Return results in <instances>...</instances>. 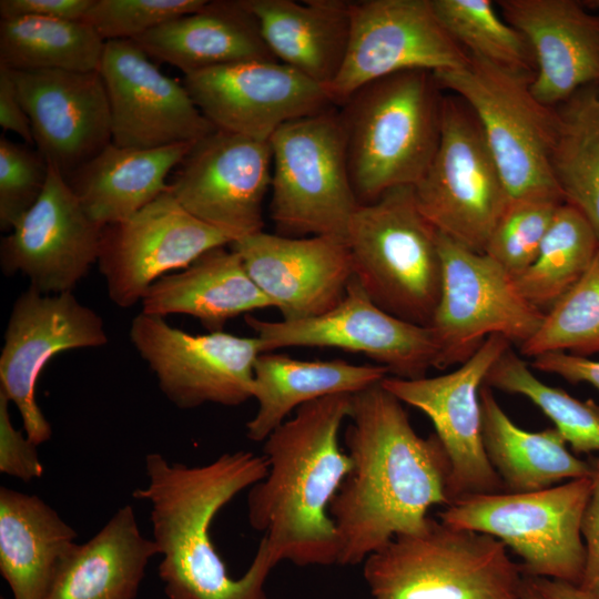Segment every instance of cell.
Instances as JSON below:
<instances>
[{
  "mask_svg": "<svg viewBox=\"0 0 599 599\" xmlns=\"http://www.w3.org/2000/svg\"><path fill=\"white\" fill-rule=\"evenodd\" d=\"M382 382L352 396L344 433L352 468L329 505L337 565L355 566L399 535L424 531L447 507L450 464L438 436H419Z\"/></svg>",
  "mask_w": 599,
  "mask_h": 599,
  "instance_id": "cell-1",
  "label": "cell"
},
{
  "mask_svg": "<svg viewBox=\"0 0 599 599\" xmlns=\"http://www.w3.org/2000/svg\"><path fill=\"white\" fill-rule=\"evenodd\" d=\"M144 467L148 484L133 497L151 507L166 599H267L265 583L276 564L264 538L247 570L234 578L211 537L221 509L267 475L266 457L237 450L206 465L187 466L150 453Z\"/></svg>",
  "mask_w": 599,
  "mask_h": 599,
  "instance_id": "cell-2",
  "label": "cell"
},
{
  "mask_svg": "<svg viewBox=\"0 0 599 599\" xmlns=\"http://www.w3.org/2000/svg\"><path fill=\"white\" fill-rule=\"evenodd\" d=\"M352 396L332 395L298 407L263 441L268 471L248 489L247 518L264 534L276 565H337L338 538L329 505L352 468L339 446Z\"/></svg>",
  "mask_w": 599,
  "mask_h": 599,
  "instance_id": "cell-3",
  "label": "cell"
},
{
  "mask_svg": "<svg viewBox=\"0 0 599 599\" xmlns=\"http://www.w3.org/2000/svg\"><path fill=\"white\" fill-rule=\"evenodd\" d=\"M441 91L434 72L407 70L361 87L338 106L361 205L424 176L440 139Z\"/></svg>",
  "mask_w": 599,
  "mask_h": 599,
  "instance_id": "cell-4",
  "label": "cell"
},
{
  "mask_svg": "<svg viewBox=\"0 0 599 599\" xmlns=\"http://www.w3.org/2000/svg\"><path fill=\"white\" fill-rule=\"evenodd\" d=\"M368 599H520L525 576L497 538L430 518L363 562Z\"/></svg>",
  "mask_w": 599,
  "mask_h": 599,
  "instance_id": "cell-5",
  "label": "cell"
},
{
  "mask_svg": "<svg viewBox=\"0 0 599 599\" xmlns=\"http://www.w3.org/2000/svg\"><path fill=\"white\" fill-rule=\"evenodd\" d=\"M438 236L413 186L392 189L359 205L351 221L346 244L354 277L387 313L429 326L443 280Z\"/></svg>",
  "mask_w": 599,
  "mask_h": 599,
  "instance_id": "cell-6",
  "label": "cell"
},
{
  "mask_svg": "<svg viewBox=\"0 0 599 599\" xmlns=\"http://www.w3.org/2000/svg\"><path fill=\"white\" fill-rule=\"evenodd\" d=\"M270 145V217L276 234L346 242L361 204L351 182L338 108L284 124Z\"/></svg>",
  "mask_w": 599,
  "mask_h": 599,
  "instance_id": "cell-7",
  "label": "cell"
},
{
  "mask_svg": "<svg viewBox=\"0 0 599 599\" xmlns=\"http://www.w3.org/2000/svg\"><path fill=\"white\" fill-rule=\"evenodd\" d=\"M434 75L441 90L458 95L475 112L511 200L565 203L550 165L556 111L535 98L531 78L474 54L465 68Z\"/></svg>",
  "mask_w": 599,
  "mask_h": 599,
  "instance_id": "cell-8",
  "label": "cell"
},
{
  "mask_svg": "<svg viewBox=\"0 0 599 599\" xmlns=\"http://www.w3.org/2000/svg\"><path fill=\"white\" fill-rule=\"evenodd\" d=\"M591 490L590 476L530 493L469 495L438 519L497 538L521 559L525 577L579 585L586 557L581 524Z\"/></svg>",
  "mask_w": 599,
  "mask_h": 599,
  "instance_id": "cell-9",
  "label": "cell"
},
{
  "mask_svg": "<svg viewBox=\"0 0 599 599\" xmlns=\"http://www.w3.org/2000/svg\"><path fill=\"white\" fill-rule=\"evenodd\" d=\"M413 189L419 211L440 234L485 253L511 197L475 112L458 95L443 98L438 148Z\"/></svg>",
  "mask_w": 599,
  "mask_h": 599,
  "instance_id": "cell-10",
  "label": "cell"
},
{
  "mask_svg": "<svg viewBox=\"0 0 599 599\" xmlns=\"http://www.w3.org/2000/svg\"><path fill=\"white\" fill-rule=\"evenodd\" d=\"M438 244L441 291L428 326L438 349L436 368L465 363L491 335L519 346L535 335L545 313L519 294L499 264L440 233Z\"/></svg>",
  "mask_w": 599,
  "mask_h": 599,
  "instance_id": "cell-11",
  "label": "cell"
},
{
  "mask_svg": "<svg viewBox=\"0 0 599 599\" xmlns=\"http://www.w3.org/2000/svg\"><path fill=\"white\" fill-rule=\"evenodd\" d=\"M129 336L176 407H235L252 398L254 364L263 353L258 337L223 331L194 335L143 312L132 319Z\"/></svg>",
  "mask_w": 599,
  "mask_h": 599,
  "instance_id": "cell-12",
  "label": "cell"
},
{
  "mask_svg": "<svg viewBox=\"0 0 599 599\" xmlns=\"http://www.w3.org/2000/svg\"><path fill=\"white\" fill-rule=\"evenodd\" d=\"M469 60L440 23L432 0L352 1L346 57L328 93L338 108L383 77L415 69L458 70Z\"/></svg>",
  "mask_w": 599,
  "mask_h": 599,
  "instance_id": "cell-13",
  "label": "cell"
},
{
  "mask_svg": "<svg viewBox=\"0 0 599 599\" xmlns=\"http://www.w3.org/2000/svg\"><path fill=\"white\" fill-rule=\"evenodd\" d=\"M263 353L286 347H333L364 354L393 377L416 379L435 367L437 345L428 326L400 319L375 304L353 276L334 308L297 321H266L244 315Z\"/></svg>",
  "mask_w": 599,
  "mask_h": 599,
  "instance_id": "cell-14",
  "label": "cell"
},
{
  "mask_svg": "<svg viewBox=\"0 0 599 599\" xmlns=\"http://www.w3.org/2000/svg\"><path fill=\"white\" fill-rule=\"evenodd\" d=\"M108 343L102 317L72 292L42 294L32 286L13 303L0 354V392L19 410L23 432L35 445L52 436L35 402L37 380L57 354Z\"/></svg>",
  "mask_w": 599,
  "mask_h": 599,
  "instance_id": "cell-15",
  "label": "cell"
},
{
  "mask_svg": "<svg viewBox=\"0 0 599 599\" xmlns=\"http://www.w3.org/2000/svg\"><path fill=\"white\" fill-rule=\"evenodd\" d=\"M510 346L505 337L491 335L454 372L382 380L402 403L419 409L433 423L449 458L450 504L464 496L504 493L484 449L480 388L491 366Z\"/></svg>",
  "mask_w": 599,
  "mask_h": 599,
  "instance_id": "cell-16",
  "label": "cell"
},
{
  "mask_svg": "<svg viewBox=\"0 0 599 599\" xmlns=\"http://www.w3.org/2000/svg\"><path fill=\"white\" fill-rule=\"evenodd\" d=\"M232 242L187 212L169 190L129 219L103 227L98 266L109 298L130 308L166 273Z\"/></svg>",
  "mask_w": 599,
  "mask_h": 599,
  "instance_id": "cell-17",
  "label": "cell"
},
{
  "mask_svg": "<svg viewBox=\"0 0 599 599\" xmlns=\"http://www.w3.org/2000/svg\"><path fill=\"white\" fill-rule=\"evenodd\" d=\"M177 166L170 192L187 212L234 241L263 231L270 141L215 129L194 142Z\"/></svg>",
  "mask_w": 599,
  "mask_h": 599,
  "instance_id": "cell-18",
  "label": "cell"
},
{
  "mask_svg": "<svg viewBox=\"0 0 599 599\" xmlns=\"http://www.w3.org/2000/svg\"><path fill=\"white\" fill-rule=\"evenodd\" d=\"M183 84L215 129L260 141L335 106L325 87L281 62L215 67L184 75Z\"/></svg>",
  "mask_w": 599,
  "mask_h": 599,
  "instance_id": "cell-19",
  "label": "cell"
},
{
  "mask_svg": "<svg viewBox=\"0 0 599 599\" xmlns=\"http://www.w3.org/2000/svg\"><path fill=\"white\" fill-rule=\"evenodd\" d=\"M99 71L115 145L156 149L194 143L215 130L184 84L162 73L134 41H106Z\"/></svg>",
  "mask_w": 599,
  "mask_h": 599,
  "instance_id": "cell-20",
  "label": "cell"
},
{
  "mask_svg": "<svg viewBox=\"0 0 599 599\" xmlns=\"http://www.w3.org/2000/svg\"><path fill=\"white\" fill-rule=\"evenodd\" d=\"M102 230L49 164L40 197L1 238L2 272L23 274L42 294L72 292L98 263Z\"/></svg>",
  "mask_w": 599,
  "mask_h": 599,
  "instance_id": "cell-21",
  "label": "cell"
},
{
  "mask_svg": "<svg viewBox=\"0 0 599 599\" xmlns=\"http://www.w3.org/2000/svg\"><path fill=\"white\" fill-rule=\"evenodd\" d=\"M9 70L30 120L35 149L65 180L112 143L100 71Z\"/></svg>",
  "mask_w": 599,
  "mask_h": 599,
  "instance_id": "cell-22",
  "label": "cell"
},
{
  "mask_svg": "<svg viewBox=\"0 0 599 599\" xmlns=\"http://www.w3.org/2000/svg\"><path fill=\"white\" fill-rule=\"evenodd\" d=\"M229 246L285 321L334 308L354 276L346 242L331 236L291 237L262 231Z\"/></svg>",
  "mask_w": 599,
  "mask_h": 599,
  "instance_id": "cell-23",
  "label": "cell"
},
{
  "mask_svg": "<svg viewBox=\"0 0 599 599\" xmlns=\"http://www.w3.org/2000/svg\"><path fill=\"white\" fill-rule=\"evenodd\" d=\"M501 17L528 40L536 60L535 98L555 108L599 84V14L576 0H498Z\"/></svg>",
  "mask_w": 599,
  "mask_h": 599,
  "instance_id": "cell-24",
  "label": "cell"
},
{
  "mask_svg": "<svg viewBox=\"0 0 599 599\" xmlns=\"http://www.w3.org/2000/svg\"><path fill=\"white\" fill-rule=\"evenodd\" d=\"M134 41L153 61L184 75L247 61L278 62L245 0H213Z\"/></svg>",
  "mask_w": 599,
  "mask_h": 599,
  "instance_id": "cell-25",
  "label": "cell"
},
{
  "mask_svg": "<svg viewBox=\"0 0 599 599\" xmlns=\"http://www.w3.org/2000/svg\"><path fill=\"white\" fill-rule=\"evenodd\" d=\"M278 62L325 87L344 63L351 31L345 0H245Z\"/></svg>",
  "mask_w": 599,
  "mask_h": 599,
  "instance_id": "cell-26",
  "label": "cell"
},
{
  "mask_svg": "<svg viewBox=\"0 0 599 599\" xmlns=\"http://www.w3.org/2000/svg\"><path fill=\"white\" fill-rule=\"evenodd\" d=\"M142 312L165 317L185 314L209 332H222L227 321L256 309L274 308L231 247H215L181 272L155 281L142 298Z\"/></svg>",
  "mask_w": 599,
  "mask_h": 599,
  "instance_id": "cell-27",
  "label": "cell"
},
{
  "mask_svg": "<svg viewBox=\"0 0 599 599\" xmlns=\"http://www.w3.org/2000/svg\"><path fill=\"white\" fill-rule=\"evenodd\" d=\"M389 375L380 365H355L343 359L306 361L266 352L254 364L252 398L257 412L246 425V437L264 441L298 407L338 394H357Z\"/></svg>",
  "mask_w": 599,
  "mask_h": 599,
  "instance_id": "cell-28",
  "label": "cell"
},
{
  "mask_svg": "<svg viewBox=\"0 0 599 599\" xmlns=\"http://www.w3.org/2000/svg\"><path fill=\"white\" fill-rule=\"evenodd\" d=\"M154 556L155 542L142 535L132 506L125 505L87 542L77 544L45 599H135Z\"/></svg>",
  "mask_w": 599,
  "mask_h": 599,
  "instance_id": "cell-29",
  "label": "cell"
},
{
  "mask_svg": "<svg viewBox=\"0 0 599 599\" xmlns=\"http://www.w3.org/2000/svg\"><path fill=\"white\" fill-rule=\"evenodd\" d=\"M77 537L37 495L0 488V572L13 599H45Z\"/></svg>",
  "mask_w": 599,
  "mask_h": 599,
  "instance_id": "cell-30",
  "label": "cell"
},
{
  "mask_svg": "<svg viewBox=\"0 0 599 599\" xmlns=\"http://www.w3.org/2000/svg\"><path fill=\"white\" fill-rule=\"evenodd\" d=\"M192 145L135 149L110 143L67 182L87 214L104 227L129 219L167 192L169 173Z\"/></svg>",
  "mask_w": 599,
  "mask_h": 599,
  "instance_id": "cell-31",
  "label": "cell"
},
{
  "mask_svg": "<svg viewBox=\"0 0 599 599\" xmlns=\"http://www.w3.org/2000/svg\"><path fill=\"white\" fill-rule=\"evenodd\" d=\"M480 405L484 449L504 493L537 491L566 479L591 476L590 460L571 453L555 427L540 432L518 427L485 384Z\"/></svg>",
  "mask_w": 599,
  "mask_h": 599,
  "instance_id": "cell-32",
  "label": "cell"
},
{
  "mask_svg": "<svg viewBox=\"0 0 599 599\" xmlns=\"http://www.w3.org/2000/svg\"><path fill=\"white\" fill-rule=\"evenodd\" d=\"M555 111L554 179L565 203L587 219L599 240V84L579 89Z\"/></svg>",
  "mask_w": 599,
  "mask_h": 599,
  "instance_id": "cell-33",
  "label": "cell"
},
{
  "mask_svg": "<svg viewBox=\"0 0 599 599\" xmlns=\"http://www.w3.org/2000/svg\"><path fill=\"white\" fill-rule=\"evenodd\" d=\"M105 41L84 21L0 20V63L16 71H99Z\"/></svg>",
  "mask_w": 599,
  "mask_h": 599,
  "instance_id": "cell-34",
  "label": "cell"
},
{
  "mask_svg": "<svg viewBox=\"0 0 599 599\" xmlns=\"http://www.w3.org/2000/svg\"><path fill=\"white\" fill-rule=\"evenodd\" d=\"M599 240L573 206H558L534 263L512 278L519 294L545 314L582 277Z\"/></svg>",
  "mask_w": 599,
  "mask_h": 599,
  "instance_id": "cell-35",
  "label": "cell"
},
{
  "mask_svg": "<svg viewBox=\"0 0 599 599\" xmlns=\"http://www.w3.org/2000/svg\"><path fill=\"white\" fill-rule=\"evenodd\" d=\"M484 384L532 402L554 423L573 454L599 453V405L538 379L511 346L491 366Z\"/></svg>",
  "mask_w": 599,
  "mask_h": 599,
  "instance_id": "cell-36",
  "label": "cell"
},
{
  "mask_svg": "<svg viewBox=\"0 0 599 599\" xmlns=\"http://www.w3.org/2000/svg\"><path fill=\"white\" fill-rule=\"evenodd\" d=\"M446 31L469 54L534 79L536 60L526 37L498 16L490 0H432Z\"/></svg>",
  "mask_w": 599,
  "mask_h": 599,
  "instance_id": "cell-37",
  "label": "cell"
},
{
  "mask_svg": "<svg viewBox=\"0 0 599 599\" xmlns=\"http://www.w3.org/2000/svg\"><path fill=\"white\" fill-rule=\"evenodd\" d=\"M525 356L566 352L588 356L599 352V252L582 277L545 314L527 342Z\"/></svg>",
  "mask_w": 599,
  "mask_h": 599,
  "instance_id": "cell-38",
  "label": "cell"
},
{
  "mask_svg": "<svg viewBox=\"0 0 599 599\" xmlns=\"http://www.w3.org/2000/svg\"><path fill=\"white\" fill-rule=\"evenodd\" d=\"M561 204L544 199L511 200L489 237L485 254L512 278L517 277L536 260Z\"/></svg>",
  "mask_w": 599,
  "mask_h": 599,
  "instance_id": "cell-39",
  "label": "cell"
},
{
  "mask_svg": "<svg viewBox=\"0 0 599 599\" xmlns=\"http://www.w3.org/2000/svg\"><path fill=\"white\" fill-rule=\"evenodd\" d=\"M207 0H93L82 21L106 42L134 40L159 26L190 14Z\"/></svg>",
  "mask_w": 599,
  "mask_h": 599,
  "instance_id": "cell-40",
  "label": "cell"
},
{
  "mask_svg": "<svg viewBox=\"0 0 599 599\" xmlns=\"http://www.w3.org/2000/svg\"><path fill=\"white\" fill-rule=\"evenodd\" d=\"M49 163L37 149L0 136V230L10 232L38 201Z\"/></svg>",
  "mask_w": 599,
  "mask_h": 599,
  "instance_id": "cell-41",
  "label": "cell"
},
{
  "mask_svg": "<svg viewBox=\"0 0 599 599\" xmlns=\"http://www.w3.org/2000/svg\"><path fill=\"white\" fill-rule=\"evenodd\" d=\"M9 403L0 392V473L28 483L42 477L44 468L38 445L12 425Z\"/></svg>",
  "mask_w": 599,
  "mask_h": 599,
  "instance_id": "cell-42",
  "label": "cell"
},
{
  "mask_svg": "<svg viewBox=\"0 0 599 599\" xmlns=\"http://www.w3.org/2000/svg\"><path fill=\"white\" fill-rule=\"evenodd\" d=\"M589 460L592 465V490L581 524L586 557L578 586L599 598V456Z\"/></svg>",
  "mask_w": 599,
  "mask_h": 599,
  "instance_id": "cell-43",
  "label": "cell"
},
{
  "mask_svg": "<svg viewBox=\"0 0 599 599\" xmlns=\"http://www.w3.org/2000/svg\"><path fill=\"white\" fill-rule=\"evenodd\" d=\"M93 0H1V19L35 17L82 21Z\"/></svg>",
  "mask_w": 599,
  "mask_h": 599,
  "instance_id": "cell-44",
  "label": "cell"
},
{
  "mask_svg": "<svg viewBox=\"0 0 599 599\" xmlns=\"http://www.w3.org/2000/svg\"><path fill=\"white\" fill-rule=\"evenodd\" d=\"M532 368L557 375L571 384L587 383L599 390V362L566 352H548L534 357Z\"/></svg>",
  "mask_w": 599,
  "mask_h": 599,
  "instance_id": "cell-45",
  "label": "cell"
},
{
  "mask_svg": "<svg viewBox=\"0 0 599 599\" xmlns=\"http://www.w3.org/2000/svg\"><path fill=\"white\" fill-rule=\"evenodd\" d=\"M0 125L34 145L30 120L19 98L10 70L0 63Z\"/></svg>",
  "mask_w": 599,
  "mask_h": 599,
  "instance_id": "cell-46",
  "label": "cell"
},
{
  "mask_svg": "<svg viewBox=\"0 0 599 599\" xmlns=\"http://www.w3.org/2000/svg\"><path fill=\"white\" fill-rule=\"evenodd\" d=\"M527 578L547 599H599L578 585L549 578Z\"/></svg>",
  "mask_w": 599,
  "mask_h": 599,
  "instance_id": "cell-47",
  "label": "cell"
},
{
  "mask_svg": "<svg viewBox=\"0 0 599 599\" xmlns=\"http://www.w3.org/2000/svg\"><path fill=\"white\" fill-rule=\"evenodd\" d=\"M520 599H547L531 582L525 577Z\"/></svg>",
  "mask_w": 599,
  "mask_h": 599,
  "instance_id": "cell-48",
  "label": "cell"
}]
</instances>
